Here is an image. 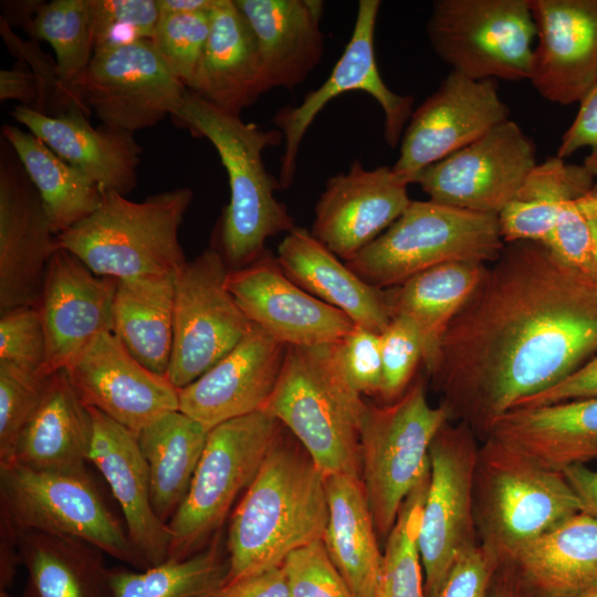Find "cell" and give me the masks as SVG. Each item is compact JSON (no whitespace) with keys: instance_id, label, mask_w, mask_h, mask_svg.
Here are the masks:
<instances>
[{"instance_id":"cell-1","label":"cell","mask_w":597,"mask_h":597,"mask_svg":"<svg viewBox=\"0 0 597 597\" xmlns=\"http://www.w3.org/2000/svg\"><path fill=\"white\" fill-rule=\"evenodd\" d=\"M597 355V275L537 241L506 242L427 370L450 420L484 440L499 416Z\"/></svg>"},{"instance_id":"cell-2","label":"cell","mask_w":597,"mask_h":597,"mask_svg":"<svg viewBox=\"0 0 597 597\" xmlns=\"http://www.w3.org/2000/svg\"><path fill=\"white\" fill-rule=\"evenodd\" d=\"M279 437L234 509L227 535V582L282 565L323 540L328 503L324 474L310 455Z\"/></svg>"},{"instance_id":"cell-3","label":"cell","mask_w":597,"mask_h":597,"mask_svg":"<svg viewBox=\"0 0 597 597\" xmlns=\"http://www.w3.org/2000/svg\"><path fill=\"white\" fill-rule=\"evenodd\" d=\"M172 117L195 136L207 138L227 170L230 201L220 222L217 250L230 271L253 263L266 250L269 238L296 227L275 196L281 188L279 179L263 161L264 149L277 145L282 133L245 123L189 90Z\"/></svg>"},{"instance_id":"cell-4","label":"cell","mask_w":597,"mask_h":597,"mask_svg":"<svg viewBox=\"0 0 597 597\" xmlns=\"http://www.w3.org/2000/svg\"><path fill=\"white\" fill-rule=\"evenodd\" d=\"M368 405L345 378L333 343L287 346L265 407L324 476L362 478L360 432Z\"/></svg>"},{"instance_id":"cell-5","label":"cell","mask_w":597,"mask_h":597,"mask_svg":"<svg viewBox=\"0 0 597 597\" xmlns=\"http://www.w3.org/2000/svg\"><path fill=\"white\" fill-rule=\"evenodd\" d=\"M192 197L187 187L142 201L103 190L97 209L60 233L59 245L98 276L177 275L187 262L178 231Z\"/></svg>"},{"instance_id":"cell-6","label":"cell","mask_w":597,"mask_h":597,"mask_svg":"<svg viewBox=\"0 0 597 597\" xmlns=\"http://www.w3.org/2000/svg\"><path fill=\"white\" fill-rule=\"evenodd\" d=\"M504 244L496 214L411 200L384 233L345 263L368 284L386 290L440 264L492 263Z\"/></svg>"},{"instance_id":"cell-7","label":"cell","mask_w":597,"mask_h":597,"mask_svg":"<svg viewBox=\"0 0 597 597\" xmlns=\"http://www.w3.org/2000/svg\"><path fill=\"white\" fill-rule=\"evenodd\" d=\"M473 504L480 542L501 558L583 511L563 472L492 438L479 447Z\"/></svg>"},{"instance_id":"cell-8","label":"cell","mask_w":597,"mask_h":597,"mask_svg":"<svg viewBox=\"0 0 597 597\" xmlns=\"http://www.w3.org/2000/svg\"><path fill=\"white\" fill-rule=\"evenodd\" d=\"M281 429L282 423L261 409L209 430L190 489L168 523L167 559H184L205 548L256 476Z\"/></svg>"},{"instance_id":"cell-9","label":"cell","mask_w":597,"mask_h":597,"mask_svg":"<svg viewBox=\"0 0 597 597\" xmlns=\"http://www.w3.org/2000/svg\"><path fill=\"white\" fill-rule=\"evenodd\" d=\"M449 420L446 406H430L421 377L396 400L368 405L360 432L362 481L380 536L387 538L406 498L430 470V444Z\"/></svg>"},{"instance_id":"cell-10","label":"cell","mask_w":597,"mask_h":597,"mask_svg":"<svg viewBox=\"0 0 597 597\" xmlns=\"http://www.w3.org/2000/svg\"><path fill=\"white\" fill-rule=\"evenodd\" d=\"M0 505L19 531L84 541L137 570L147 569L125 524L108 507L87 472H45L0 465Z\"/></svg>"},{"instance_id":"cell-11","label":"cell","mask_w":597,"mask_h":597,"mask_svg":"<svg viewBox=\"0 0 597 597\" xmlns=\"http://www.w3.org/2000/svg\"><path fill=\"white\" fill-rule=\"evenodd\" d=\"M427 35L437 56L473 80H528L536 28L528 0H436Z\"/></svg>"},{"instance_id":"cell-12","label":"cell","mask_w":597,"mask_h":597,"mask_svg":"<svg viewBox=\"0 0 597 597\" xmlns=\"http://www.w3.org/2000/svg\"><path fill=\"white\" fill-rule=\"evenodd\" d=\"M476 438L468 425L449 420L430 444L418 536L426 597H436L457 557L480 543L473 504Z\"/></svg>"},{"instance_id":"cell-13","label":"cell","mask_w":597,"mask_h":597,"mask_svg":"<svg viewBox=\"0 0 597 597\" xmlns=\"http://www.w3.org/2000/svg\"><path fill=\"white\" fill-rule=\"evenodd\" d=\"M229 268L210 248L176 275L174 337L168 379L181 389L213 367L252 323L227 286Z\"/></svg>"},{"instance_id":"cell-14","label":"cell","mask_w":597,"mask_h":597,"mask_svg":"<svg viewBox=\"0 0 597 597\" xmlns=\"http://www.w3.org/2000/svg\"><path fill=\"white\" fill-rule=\"evenodd\" d=\"M379 8V0L358 2L352 35L328 77L307 92L300 104L283 107L273 117L284 140L279 178L282 189L294 180L301 143L310 126L329 101L346 92L369 94L383 109L386 143L391 148L400 143L413 112V97L391 91L379 73L374 46Z\"/></svg>"},{"instance_id":"cell-15","label":"cell","mask_w":597,"mask_h":597,"mask_svg":"<svg viewBox=\"0 0 597 597\" xmlns=\"http://www.w3.org/2000/svg\"><path fill=\"white\" fill-rule=\"evenodd\" d=\"M74 88L103 125L133 134L174 116L187 91L151 40L94 52Z\"/></svg>"},{"instance_id":"cell-16","label":"cell","mask_w":597,"mask_h":597,"mask_svg":"<svg viewBox=\"0 0 597 597\" xmlns=\"http://www.w3.org/2000/svg\"><path fill=\"white\" fill-rule=\"evenodd\" d=\"M536 164L533 139L507 119L427 167L415 184L432 201L499 216Z\"/></svg>"},{"instance_id":"cell-17","label":"cell","mask_w":597,"mask_h":597,"mask_svg":"<svg viewBox=\"0 0 597 597\" xmlns=\"http://www.w3.org/2000/svg\"><path fill=\"white\" fill-rule=\"evenodd\" d=\"M509 116L496 80H473L451 71L413 109L392 171L415 184L427 167L478 140Z\"/></svg>"},{"instance_id":"cell-18","label":"cell","mask_w":597,"mask_h":597,"mask_svg":"<svg viewBox=\"0 0 597 597\" xmlns=\"http://www.w3.org/2000/svg\"><path fill=\"white\" fill-rule=\"evenodd\" d=\"M0 156V313L36 306L60 249L42 199L9 143Z\"/></svg>"},{"instance_id":"cell-19","label":"cell","mask_w":597,"mask_h":597,"mask_svg":"<svg viewBox=\"0 0 597 597\" xmlns=\"http://www.w3.org/2000/svg\"><path fill=\"white\" fill-rule=\"evenodd\" d=\"M64 370L86 407L135 434L179 410V389L140 364L112 332L98 335Z\"/></svg>"},{"instance_id":"cell-20","label":"cell","mask_w":597,"mask_h":597,"mask_svg":"<svg viewBox=\"0 0 597 597\" xmlns=\"http://www.w3.org/2000/svg\"><path fill=\"white\" fill-rule=\"evenodd\" d=\"M227 286L250 322L286 346L335 343L355 325L289 279L268 250L253 263L230 271Z\"/></svg>"},{"instance_id":"cell-21","label":"cell","mask_w":597,"mask_h":597,"mask_svg":"<svg viewBox=\"0 0 597 597\" xmlns=\"http://www.w3.org/2000/svg\"><path fill=\"white\" fill-rule=\"evenodd\" d=\"M410 201L408 184L391 167L366 169L355 160L327 180L311 233L346 262L384 233Z\"/></svg>"},{"instance_id":"cell-22","label":"cell","mask_w":597,"mask_h":597,"mask_svg":"<svg viewBox=\"0 0 597 597\" xmlns=\"http://www.w3.org/2000/svg\"><path fill=\"white\" fill-rule=\"evenodd\" d=\"M116 279L94 274L60 248L53 254L36 305L45 339V371L65 369L98 335L113 333Z\"/></svg>"},{"instance_id":"cell-23","label":"cell","mask_w":597,"mask_h":597,"mask_svg":"<svg viewBox=\"0 0 597 597\" xmlns=\"http://www.w3.org/2000/svg\"><path fill=\"white\" fill-rule=\"evenodd\" d=\"M528 1L537 36L528 80L552 103H579L597 83V0Z\"/></svg>"},{"instance_id":"cell-24","label":"cell","mask_w":597,"mask_h":597,"mask_svg":"<svg viewBox=\"0 0 597 597\" xmlns=\"http://www.w3.org/2000/svg\"><path fill=\"white\" fill-rule=\"evenodd\" d=\"M286 348L252 324L221 360L179 389V410L210 430L263 409L280 378Z\"/></svg>"},{"instance_id":"cell-25","label":"cell","mask_w":597,"mask_h":597,"mask_svg":"<svg viewBox=\"0 0 597 597\" xmlns=\"http://www.w3.org/2000/svg\"><path fill=\"white\" fill-rule=\"evenodd\" d=\"M92 419L90 461L118 503L129 540L146 567L167 561L171 532L153 507L148 468L137 437L103 412L87 407Z\"/></svg>"},{"instance_id":"cell-26","label":"cell","mask_w":597,"mask_h":597,"mask_svg":"<svg viewBox=\"0 0 597 597\" xmlns=\"http://www.w3.org/2000/svg\"><path fill=\"white\" fill-rule=\"evenodd\" d=\"M485 438L548 470L586 464L597 459V397L513 408L492 421Z\"/></svg>"},{"instance_id":"cell-27","label":"cell","mask_w":597,"mask_h":597,"mask_svg":"<svg viewBox=\"0 0 597 597\" xmlns=\"http://www.w3.org/2000/svg\"><path fill=\"white\" fill-rule=\"evenodd\" d=\"M11 115L102 190L126 196L137 186L143 149L133 133L103 124L93 127L88 116L81 113L52 117L18 105Z\"/></svg>"},{"instance_id":"cell-28","label":"cell","mask_w":597,"mask_h":597,"mask_svg":"<svg viewBox=\"0 0 597 597\" xmlns=\"http://www.w3.org/2000/svg\"><path fill=\"white\" fill-rule=\"evenodd\" d=\"M187 90L238 116L268 92L254 33L234 0H216L209 36Z\"/></svg>"},{"instance_id":"cell-29","label":"cell","mask_w":597,"mask_h":597,"mask_svg":"<svg viewBox=\"0 0 597 597\" xmlns=\"http://www.w3.org/2000/svg\"><path fill=\"white\" fill-rule=\"evenodd\" d=\"M259 48L266 90L303 83L324 53L321 0H234Z\"/></svg>"},{"instance_id":"cell-30","label":"cell","mask_w":597,"mask_h":597,"mask_svg":"<svg viewBox=\"0 0 597 597\" xmlns=\"http://www.w3.org/2000/svg\"><path fill=\"white\" fill-rule=\"evenodd\" d=\"M275 255L289 279L354 324L381 334L391 321L386 290L365 282L311 231L296 226L284 235Z\"/></svg>"},{"instance_id":"cell-31","label":"cell","mask_w":597,"mask_h":597,"mask_svg":"<svg viewBox=\"0 0 597 597\" xmlns=\"http://www.w3.org/2000/svg\"><path fill=\"white\" fill-rule=\"evenodd\" d=\"M92 419L64 369L51 374L24 425L13 463L45 472H87Z\"/></svg>"},{"instance_id":"cell-32","label":"cell","mask_w":597,"mask_h":597,"mask_svg":"<svg viewBox=\"0 0 597 597\" xmlns=\"http://www.w3.org/2000/svg\"><path fill=\"white\" fill-rule=\"evenodd\" d=\"M506 559L543 597H574L597 585V519L576 513Z\"/></svg>"},{"instance_id":"cell-33","label":"cell","mask_w":597,"mask_h":597,"mask_svg":"<svg viewBox=\"0 0 597 597\" xmlns=\"http://www.w3.org/2000/svg\"><path fill=\"white\" fill-rule=\"evenodd\" d=\"M325 482L327 554L354 597H376L383 554L362 478L335 474Z\"/></svg>"},{"instance_id":"cell-34","label":"cell","mask_w":597,"mask_h":597,"mask_svg":"<svg viewBox=\"0 0 597 597\" xmlns=\"http://www.w3.org/2000/svg\"><path fill=\"white\" fill-rule=\"evenodd\" d=\"M27 585L21 597H114L111 567L97 547L63 535L20 531Z\"/></svg>"},{"instance_id":"cell-35","label":"cell","mask_w":597,"mask_h":597,"mask_svg":"<svg viewBox=\"0 0 597 597\" xmlns=\"http://www.w3.org/2000/svg\"><path fill=\"white\" fill-rule=\"evenodd\" d=\"M176 275L122 279L113 303V333L145 367L167 375L174 337Z\"/></svg>"},{"instance_id":"cell-36","label":"cell","mask_w":597,"mask_h":597,"mask_svg":"<svg viewBox=\"0 0 597 597\" xmlns=\"http://www.w3.org/2000/svg\"><path fill=\"white\" fill-rule=\"evenodd\" d=\"M488 264L449 262L428 269L405 283L386 289L391 318L410 317L422 342V364L432 366L448 325L478 286Z\"/></svg>"},{"instance_id":"cell-37","label":"cell","mask_w":597,"mask_h":597,"mask_svg":"<svg viewBox=\"0 0 597 597\" xmlns=\"http://www.w3.org/2000/svg\"><path fill=\"white\" fill-rule=\"evenodd\" d=\"M208 433L198 421L176 410L136 434L148 468L153 507L166 524L190 489Z\"/></svg>"},{"instance_id":"cell-38","label":"cell","mask_w":597,"mask_h":597,"mask_svg":"<svg viewBox=\"0 0 597 597\" xmlns=\"http://www.w3.org/2000/svg\"><path fill=\"white\" fill-rule=\"evenodd\" d=\"M594 180L583 165L569 164L556 156L536 164L499 214L504 242L544 243L565 206L587 193Z\"/></svg>"},{"instance_id":"cell-39","label":"cell","mask_w":597,"mask_h":597,"mask_svg":"<svg viewBox=\"0 0 597 597\" xmlns=\"http://www.w3.org/2000/svg\"><path fill=\"white\" fill-rule=\"evenodd\" d=\"M2 138L12 147L36 188L56 235L97 209L103 195L100 185L63 160L34 135L6 124Z\"/></svg>"},{"instance_id":"cell-40","label":"cell","mask_w":597,"mask_h":597,"mask_svg":"<svg viewBox=\"0 0 597 597\" xmlns=\"http://www.w3.org/2000/svg\"><path fill=\"white\" fill-rule=\"evenodd\" d=\"M229 572L219 537L196 554L144 570L111 567L114 597H220Z\"/></svg>"},{"instance_id":"cell-41","label":"cell","mask_w":597,"mask_h":597,"mask_svg":"<svg viewBox=\"0 0 597 597\" xmlns=\"http://www.w3.org/2000/svg\"><path fill=\"white\" fill-rule=\"evenodd\" d=\"M27 33L52 46L61 81L74 88L94 51L91 0L43 1Z\"/></svg>"},{"instance_id":"cell-42","label":"cell","mask_w":597,"mask_h":597,"mask_svg":"<svg viewBox=\"0 0 597 597\" xmlns=\"http://www.w3.org/2000/svg\"><path fill=\"white\" fill-rule=\"evenodd\" d=\"M429 481L430 470L406 498L387 536L376 597H426L418 536Z\"/></svg>"},{"instance_id":"cell-43","label":"cell","mask_w":597,"mask_h":597,"mask_svg":"<svg viewBox=\"0 0 597 597\" xmlns=\"http://www.w3.org/2000/svg\"><path fill=\"white\" fill-rule=\"evenodd\" d=\"M0 33L9 51L24 62L34 75L38 86V101L33 108L35 112L52 117L73 113L91 115V109L78 92L61 81L56 61L40 49L38 41L22 40L2 18Z\"/></svg>"},{"instance_id":"cell-44","label":"cell","mask_w":597,"mask_h":597,"mask_svg":"<svg viewBox=\"0 0 597 597\" xmlns=\"http://www.w3.org/2000/svg\"><path fill=\"white\" fill-rule=\"evenodd\" d=\"M158 21L157 0H91L93 53L151 40Z\"/></svg>"},{"instance_id":"cell-45","label":"cell","mask_w":597,"mask_h":597,"mask_svg":"<svg viewBox=\"0 0 597 597\" xmlns=\"http://www.w3.org/2000/svg\"><path fill=\"white\" fill-rule=\"evenodd\" d=\"M209 32L210 12L159 17L151 41L186 88L195 76Z\"/></svg>"},{"instance_id":"cell-46","label":"cell","mask_w":597,"mask_h":597,"mask_svg":"<svg viewBox=\"0 0 597 597\" xmlns=\"http://www.w3.org/2000/svg\"><path fill=\"white\" fill-rule=\"evenodd\" d=\"M49 376L0 363V465L13 463L19 436Z\"/></svg>"},{"instance_id":"cell-47","label":"cell","mask_w":597,"mask_h":597,"mask_svg":"<svg viewBox=\"0 0 597 597\" xmlns=\"http://www.w3.org/2000/svg\"><path fill=\"white\" fill-rule=\"evenodd\" d=\"M383 383L379 398L386 404L399 398L412 383L422 363V342L416 323L408 316L391 318L380 334Z\"/></svg>"},{"instance_id":"cell-48","label":"cell","mask_w":597,"mask_h":597,"mask_svg":"<svg viewBox=\"0 0 597 597\" xmlns=\"http://www.w3.org/2000/svg\"><path fill=\"white\" fill-rule=\"evenodd\" d=\"M0 314V363L50 376L45 371V333L36 306L15 307Z\"/></svg>"},{"instance_id":"cell-49","label":"cell","mask_w":597,"mask_h":597,"mask_svg":"<svg viewBox=\"0 0 597 597\" xmlns=\"http://www.w3.org/2000/svg\"><path fill=\"white\" fill-rule=\"evenodd\" d=\"M282 565L291 597H354L332 563L323 540L295 549Z\"/></svg>"},{"instance_id":"cell-50","label":"cell","mask_w":597,"mask_h":597,"mask_svg":"<svg viewBox=\"0 0 597 597\" xmlns=\"http://www.w3.org/2000/svg\"><path fill=\"white\" fill-rule=\"evenodd\" d=\"M333 346L349 385L360 395L379 398L383 383L380 334L355 324Z\"/></svg>"},{"instance_id":"cell-51","label":"cell","mask_w":597,"mask_h":597,"mask_svg":"<svg viewBox=\"0 0 597 597\" xmlns=\"http://www.w3.org/2000/svg\"><path fill=\"white\" fill-rule=\"evenodd\" d=\"M500 561L498 553L481 542L463 551L436 597H490Z\"/></svg>"},{"instance_id":"cell-52","label":"cell","mask_w":597,"mask_h":597,"mask_svg":"<svg viewBox=\"0 0 597 597\" xmlns=\"http://www.w3.org/2000/svg\"><path fill=\"white\" fill-rule=\"evenodd\" d=\"M583 147L589 153L583 161L584 168L597 177V83L580 100L576 117L564 133L556 157L566 160Z\"/></svg>"},{"instance_id":"cell-53","label":"cell","mask_w":597,"mask_h":597,"mask_svg":"<svg viewBox=\"0 0 597 597\" xmlns=\"http://www.w3.org/2000/svg\"><path fill=\"white\" fill-rule=\"evenodd\" d=\"M597 397V355L552 388L520 401L517 407H536Z\"/></svg>"},{"instance_id":"cell-54","label":"cell","mask_w":597,"mask_h":597,"mask_svg":"<svg viewBox=\"0 0 597 597\" xmlns=\"http://www.w3.org/2000/svg\"><path fill=\"white\" fill-rule=\"evenodd\" d=\"M220 597H291L283 565L226 583Z\"/></svg>"},{"instance_id":"cell-55","label":"cell","mask_w":597,"mask_h":597,"mask_svg":"<svg viewBox=\"0 0 597 597\" xmlns=\"http://www.w3.org/2000/svg\"><path fill=\"white\" fill-rule=\"evenodd\" d=\"M19 534L9 512L0 505V589L8 590L13 585L21 565Z\"/></svg>"},{"instance_id":"cell-56","label":"cell","mask_w":597,"mask_h":597,"mask_svg":"<svg viewBox=\"0 0 597 597\" xmlns=\"http://www.w3.org/2000/svg\"><path fill=\"white\" fill-rule=\"evenodd\" d=\"M15 100L23 106L34 108L38 101V86L29 66L21 61L11 69L0 72V101Z\"/></svg>"},{"instance_id":"cell-57","label":"cell","mask_w":597,"mask_h":597,"mask_svg":"<svg viewBox=\"0 0 597 597\" xmlns=\"http://www.w3.org/2000/svg\"><path fill=\"white\" fill-rule=\"evenodd\" d=\"M490 597H543L520 574L515 566L501 558Z\"/></svg>"},{"instance_id":"cell-58","label":"cell","mask_w":597,"mask_h":597,"mask_svg":"<svg viewBox=\"0 0 597 597\" xmlns=\"http://www.w3.org/2000/svg\"><path fill=\"white\" fill-rule=\"evenodd\" d=\"M563 474L580 500L583 511L597 519V471L586 464H575Z\"/></svg>"},{"instance_id":"cell-59","label":"cell","mask_w":597,"mask_h":597,"mask_svg":"<svg viewBox=\"0 0 597 597\" xmlns=\"http://www.w3.org/2000/svg\"><path fill=\"white\" fill-rule=\"evenodd\" d=\"M43 1H2L1 18L11 27L20 25L25 32L29 31L36 10Z\"/></svg>"},{"instance_id":"cell-60","label":"cell","mask_w":597,"mask_h":597,"mask_svg":"<svg viewBox=\"0 0 597 597\" xmlns=\"http://www.w3.org/2000/svg\"><path fill=\"white\" fill-rule=\"evenodd\" d=\"M216 0H157L159 17L210 12Z\"/></svg>"},{"instance_id":"cell-61","label":"cell","mask_w":597,"mask_h":597,"mask_svg":"<svg viewBox=\"0 0 597 597\" xmlns=\"http://www.w3.org/2000/svg\"><path fill=\"white\" fill-rule=\"evenodd\" d=\"M590 233L593 272L597 275V213L586 218Z\"/></svg>"},{"instance_id":"cell-62","label":"cell","mask_w":597,"mask_h":597,"mask_svg":"<svg viewBox=\"0 0 597 597\" xmlns=\"http://www.w3.org/2000/svg\"><path fill=\"white\" fill-rule=\"evenodd\" d=\"M574 597H597V585Z\"/></svg>"},{"instance_id":"cell-63","label":"cell","mask_w":597,"mask_h":597,"mask_svg":"<svg viewBox=\"0 0 597 597\" xmlns=\"http://www.w3.org/2000/svg\"><path fill=\"white\" fill-rule=\"evenodd\" d=\"M0 597H18V596H14V595L10 594L6 589H0Z\"/></svg>"}]
</instances>
